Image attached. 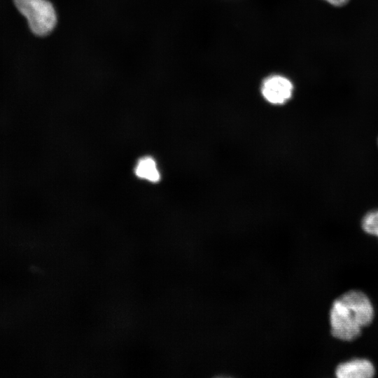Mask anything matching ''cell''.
Segmentation results:
<instances>
[{
	"label": "cell",
	"mask_w": 378,
	"mask_h": 378,
	"mask_svg": "<svg viewBox=\"0 0 378 378\" xmlns=\"http://www.w3.org/2000/svg\"><path fill=\"white\" fill-rule=\"evenodd\" d=\"M335 374L338 378H371L375 374V368L370 360L357 358L340 363Z\"/></svg>",
	"instance_id": "obj_4"
},
{
	"label": "cell",
	"mask_w": 378,
	"mask_h": 378,
	"mask_svg": "<svg viewBox=\"0 0 378 378\" xmlns=\"http://www.w3.org/2000/svg\"><path fill=\"white\" fill-rule=\"evenodd\" d=\"M294 85L286 76L272 74L266 77L260 85V94L263 99L274 106L286 104L293 97Z\"/></svg>",
	"instance_id": "obj_3"
},
{
	"label": "cell",
	"mask_w": 378,
	"mask_h": 378,
	"mask_svg": "<svg viewBox=\"0 0 378 378\" xmlns=\"http://www.w3.org/2000/svg\"><path fill=\"white\" fill-rule=\"evenodd\" d=\"M363 230L378 237V209L368 212L361 220Z\"/></svg>",
	"instance_id": "obj_6"
},
{
	"label": "cell",
	"mask_w": 378,
	"mask_h": 378,
	"mask_svg": "<svg viewBox=\"0 0 378 378\" xmlns=\"http://www.w3.org/2000/svg\"><path fill=\"white\" fill-rule=\"evenodd\" d=\"M374 311L368 296L360 290H350L337 298L330 309V332L333 337L352 342L373 321Z\"/></svg>",
	"instance_id": "obj_1"
},
{
	"label": "cell",
	"mask_w": 378,
	"mask_h": 378,
	"mask_svg": "<svg viewBox=\"0 0 378 378\" xmlns=\"http://www.w3.org/2000/svg\"><path fill=\"white\" fill-rule=\"evenodd\" d=\"M335 6H342L347 4L349 0H324Z\"/></svg>",
	"instance_id": "obj_7"
},
{
	"label": "cell",
	"mask_w": 378,
	"mask_h": 378,
	"mask_svg": "<svg viewBox=\"0 0 378 378\" xmlns=\"http://www.w3.org/2000/svg\"><path fill=\"white\" fill-rule=\"evenodd\" d=\"M13 2L35 35L46 36L55 28L57 15L49 0H13Z\"/></svg>",
	"instance_id": "obj_2"
},
{
	"label": "cell",
	"mask_w": 378,
	"mask_h": 378,
	"mask_svg": "<svg viewBox=\"0 0 378 378\" xmlns=\"http://www.w3.org/2000/svg\"><path fill=\"white\" fill-rule=\"evenodd\" d=\"M134 173L138 178L151 183H158L162 178L157 161L150 155L138 159L134 167Z\"/></svg>",
	"instance_id": "obj_5"
}]
</instances>
